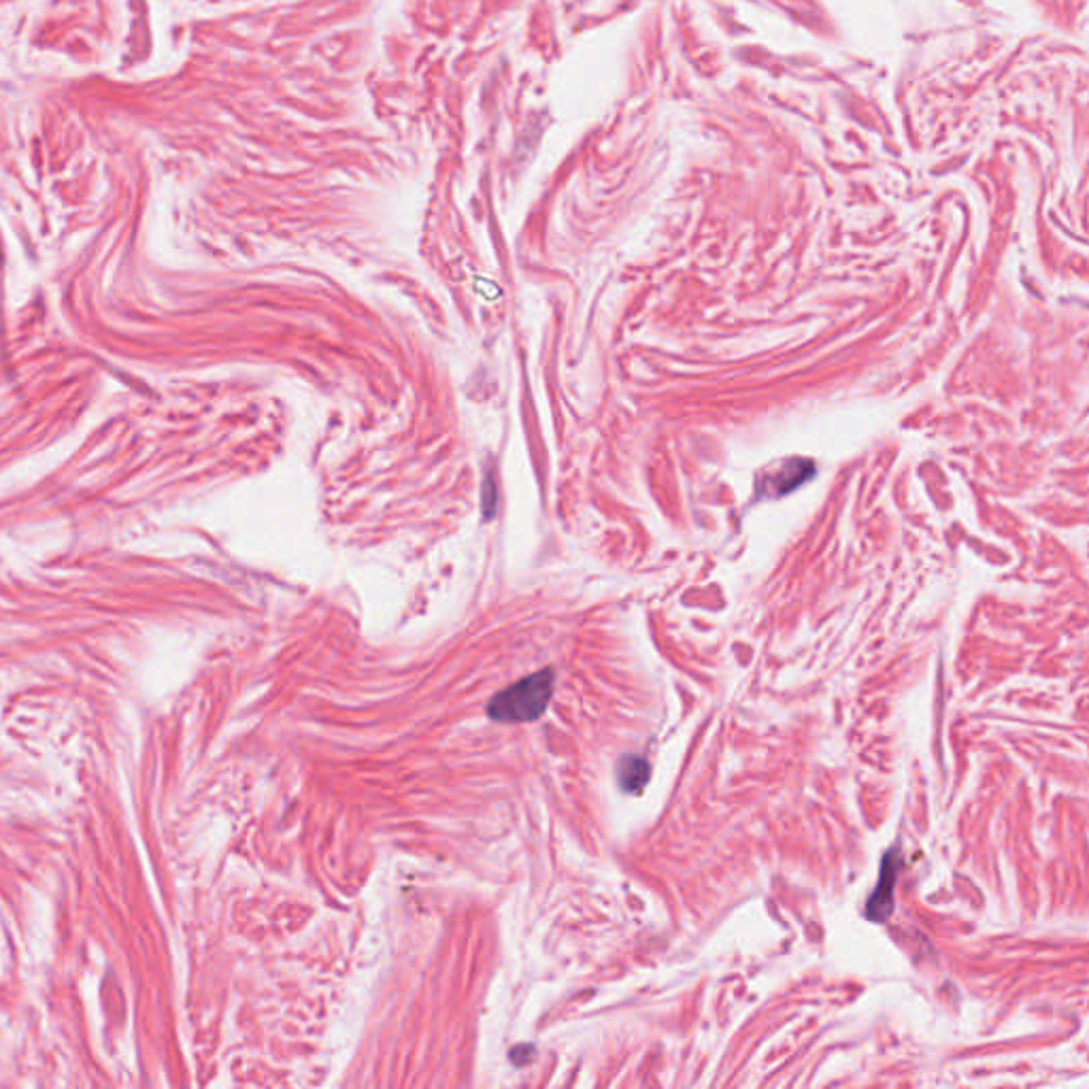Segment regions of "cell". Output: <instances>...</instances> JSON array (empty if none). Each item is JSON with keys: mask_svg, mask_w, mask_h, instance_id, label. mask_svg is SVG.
<instances>
[{"mask_svg": "<svg viewBox=\"0 0 1089 1089\" xmlns=\"http://www.w3.org/2000/svg\"><path fill=\"white\" fill-rule=\"evenodd\" d=\"M551 694H554V670L545 668L541 673H534L522 681H517L505 692L494 696L488 713L496 722L519 724L534 722L549 707Z\"/></svg>", "mask_w": 1089, "mask_h": 1089, "instance_id": "cell-1", "label": "cell"}, {"mask_svg": "<svg viewBox=\"0 0 1089 1089\" xmlns=\"http://www.w3.org/2000/svg\"><path fill=\"white\" fill-rule=\"evenodd\" d=\"M900 866H902V860H900V856L896 851L887 853V856L881 862V875H879L877 890L873 892V896L868 898V904H866V915L873 921H885L887 917L892 915V909H894V885H896L898 875H900Z\"/></svg>", "mask_w": 1089, "mask_h": 1089, "instance_id": "cell-2", "label": "cell"}, {"mask_svg": "<svg viewBox=\"0 0 1089 1089\" xmlns=\"http://www.w3.org/2000/svg\"><path fill=\"white\" fill-rule=\"evenodd\" d=\"M811 477H813V464L809 460H790L785 462L775 475H770L766 483H760V488L766 494L770 490H775L773 496H781V494L792 492L800 483H804Z\"/></svg>", "mask_w": 1089, "mask_h": 1089, "instance_id": "cell-3", "label": "cell"}, {"mask_svg": "<svg viewBox=\"0 0 1089 1089\" xmlns=\"http://www.w3.org/2000/svg\"><path fill=\"white\" fill-rule=\"evenodd\" d=\"M649 762L641 756H626L617 764V781L624 792L639 794L649 781Z\"/></svg>", "mask_w": 1089, "mask_h": 1089, "instance_id": "cell-4", "label": "cell"}]
</instances>
